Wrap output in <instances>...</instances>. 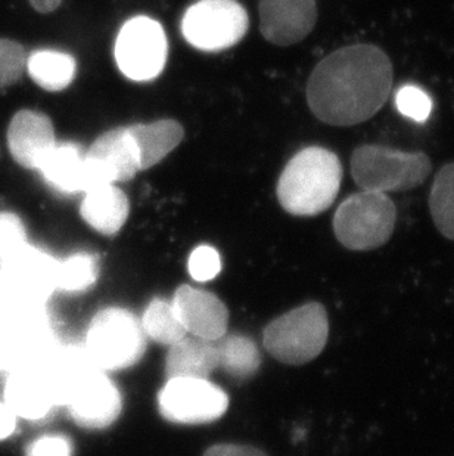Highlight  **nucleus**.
I'll return each mask as SVG.
<instances>
[{
    "label": "nucleus",
    "mask_w": 454,
    "mask_h": 456,
    "mask_svg": "<svg viewBox=\"0 0 454 456\" xmlns=\"http://www.w3.org/2000/svg\"><path fill=\"white\" fill-rule=\"evenodd\" d=\"M219 368L217 340H202L197 337H184L176 345L170 346L166 361V374L170 379H208Z\"/></svg>",
    "instance_id": "6ab92c4d"
},
{
    "label": "nucleus",
    "mask_w": 454,
    "mask_h": 456,
    "mask_svg": "<svg viewBox=\"0 0 454 456\" xmlns=\"http://www.w3.org/2000/svg\"><path fill=\"white\" fill-rule=\"evenodd\" d=\"M65 406L78 426L99 430L111 426L120 417L123 399L105 370L94 366L73 388Z\"/></svg>",
    "instance_id": "9b49d317"
},
{
    "label": "nucleus",
    "mask_w": 454,
    "mask_h": 456,
    "mask_svg": "<svg viewBox=\"0 0 454 456\" xmlns=\"http://www.w3.org/2000/svg\"><path fill=\"white\" fill-rule=\"evenodd\" d=\"M85 157L89 188L101 183L132 181L141 170L136 148L127 127H116L101 134L85 152Z\"/></svg>",
    "instance_id": "f8f14e48"
},
{
    "label": "nucleus",
    "mask_w": 454,
    "mask_h": 456,
    "mask_svg": "<svg viewBox=\"0 0 454 456\" xmlns=\"http://www.w3.org/2000/svg\"><path fill=\"white\" fill-rule=\"evenodd\" d=\"M56 143L55 129L44 112L21 110L12 117L8 129V148L22 167L37 170Z\"/></svg>",
    "instance_id": "2eb2a0df"
},
{
    "label": "nucleus",
    "mask_w": 454,
    "mask_h": 456,
    "mask_svg": "<svg viewBox=\"0 0 454 456\" xmlns=\"http://www.w3.org/2000/svg\"><path fill=\"white\" fill-rule=\"evenodd\" d=\"M217 349L219 368L239 381L251 379L262 363L257 345L248 337L223 336L217 340Z\"/></svg>",
    "instance_id": "4be33fe9"
},
{
    "label": "nucleus",
    "mask_w": 454,
    "mask_h": 456,
    "mask_svg": "<svg viewBox=\"0 0 454 456\" xmlns=\"http://www.w3.org/2000/svg\"><path fill=\"white\" fill-rule=\"evenodd\" d=\"M204 456H267L260 449L247 444H220L207 449Z\"/></svg>",
    "instance_id": "7c9ffc66"
},
{
    "label": "nucleus",
    "mask_w": 454,
    "mask_h": 456,
    "mask_svg": "<svg viewBox=\"0 0 454 456\" xmlns=\"http://www.w3.org/2000/svg\"><path fill=\"white\" fill-rule=\"evenodd\" d=\"M27 69L26 51L18 42L0 39V89L11 86Z\"/></svg>",
    "instance_id": "a878e982"
},
{
    "label": "nucleus",
    "mask_w": 454,
    "mask_h": 456,
    "mask_svg": "<svg viewBox=\"0 0 454 456\" xmlns=\"http://www.w3.org/2000/svg\"><path fill=\"white\" fill-rule=\"evenodd\" d=\"M129 211V199L116 183H101L85 191L80 208L85 222L103 235L118 232L125 226Z\"/></svg>",
    "instance_id": "a211bd4d"
},
{
    "label": "nucleus",
    "mask_w": 454,
    "mask_h": 456,
    "mask_svg": "<svg viewBox=\"0 0 454 456\" xmlns=\"http://www.w3.org/2000/svg\"><path fill=\"white\" fill-rule=\"evenodd\" d=\"M393 62L377 45H348L314 67L307 102L326 125H361L381 111L393 87Z\"/></svg>",
    "instance_id": "f257e3e1"
},
{
    "label": "nucleus",
    "mask_w": 454,
    "mask_h": 456,
    "mask_svg": "<svg viewBox=\"0 0 454 456\" xmlns=\"http://www.w3.org/2000/svg\"><path fill=\"white\" fill-rule=\"evenodd\" d=\"M26 244L27 232L21 219L13 213H0V262Z\"/></svg>",
    "instance_id": "cd10ccee"
},
{
    "label": "nucleus",
    "mask_w": 454,
    "mask_h": 456,
    "mask_svg": "<svg viewBox=\"0 0 454 456\" xmlns=\"http://www.w3.org/2000/svg\"><path fill=\"white\" fill-rule=\"evenodd\" d=\"M167 53L166 31L152 18H130L117 36V65L134 82H150L158 77L167 62Z\"/></svg>",
    "instance_id": "6e6552de"
},
{
    "label": "nucleus",
    "mask_w": 454,
    "mask_h": 456,
    "mask_svg": "<svg viewBox=\"0 0 454 456\" xmlns=\"http://www.w3.org/2000/svg\"><path fill=\"white\" fill-rule=\"evenodd\" d=\"M316 22V0H260V30L271 44H300L313 31Z\"/></svg>",
    "instance_id": "ddd939ff"
},
{
    "label": "nucleus",
    "mask_w": 454,
    "mask_h": 456,
    "mask_svg": "<svg viewBox=\"0 0 454 456\" xmlns=\"http://www.w3.org/2000/svg\"><path fill=\"white\" fill-rule=\"evenodd\" d=\"M98 256L91 253H76L64 262H60L58 289L64 293L86 291L98 281Z\"/></svg>",
    "instance_id": "393cba45"
},
{
    "label": "nucleus",
    "mask_w": 454,
    "mask_h": 456,
    "mask_svg": "<svg viewBox=\"0 0 454 456\" xmlns=\"http://www.w3.org/2000/svg\"><path fill=\"white\" fill-rule=\"evenodd\" d=\"M222 271L220 254L210 246H199L189 257V273L198 282L215 280Z\"/></svg>",
    "instance_id": "c85d7f7f"
},
{
    "label": "nucleus",
    "mask_w": 454,
    "mask_h": 456,
    "mask_svg": "<svg viewBox=\"0 0 454 456\" xmlns=\"http://www.w3.org/2000/svg\"><path fill=\"white\" fill-rule=\"evenodd\" d=\"M226 393L210 379H170L158 395L159 412L174 424H208L223 417Z\"/></svg>",
    "instance_id": "1a4fd4ad"
},
{
    "label": "nucleus",
    "mask_w": 454,
    "mask_h": 456,
    "mask_svg": "<svg viewBox=\"0 0 454 456\" xmlns=\"http://www.w3.org/2000/svg\"><path fill=\"white\" fill-rule=\"evenodd\" d=\"M329 337L328 312L320 303H305L274 319L263 334L267 352L287 365H304L325 349Z\"/></svg>",
    "instance_id": "39448f33"
},
{
    "label": "nucleus",
    "mask_w": 454,
    "mask_h": 456,
    "mask_svg": "<svg viewBox=\"0 0 454 456\" xmlns=\"http://www.w3.org/2000/svg\"><path fill=\"white\" fill-rule=\"evenodd\" d=\"M31 6L37 11V12L49 13L53 12L55 9L60 8L62 0H28Z\"/></svg>",
    "instance_id": "473e14b6"
},
{
    "label": "nucleus",
    "mask_w": 454,
    "mask_h": 456,
    "mask_svg": "<svg viewBox=\"0 0 454 456\" xmlns=\"http://www.w3.org/2000/svg\"><path fill=\"white\" fill-rule=\"evenodd\" d=\"M173 309L188 334L202 340L215 341L226 336L229 314L217 296L191 285L177 289Z\"/></svg>",
    "instance_id": "4468645a"
},
{
    "label": "nucleus",
    "mask_w": 454,
    "mask_h": 456,
    "mask_svg": "<svg viewBox=\"0 0 454 456\" xmlns=\"http://www.w3.org/2000/svg\"><path fill=\"white\" fill-rule=\"evenodd\" d=\"M341 182L343 164L338 155L326 148H304L283 168L276 195L289 215L318 216L335 203Z\"/></svg>",
    "instance_id": "f03ea898"
},
{
    "label": "nucleus",
    "mask_w": 454,
    "mask_h": 456,
    "mask_svg": "<svg viewBox=\"0 0 454 456\" xmlns=\"http://www.w3.org/2000/svg\"><path fill=\"white\" fill-rule=\"evenodd\" d=\"M350 167L353 179L361 190L390 194L422 185L433 172V161L425 152L366 143L354 150Z\"/></svg>",
    "instance_id": "7ed1b4c3"
},
{
    "label": "nucleus",
    "mask_w": 454,
    "mask_h": 456,
    "mask_svg": "<svg viewBox=\"0 0 454 456\" xmlns=\"http://www.w3.org/2000/svg\"><path fill=\"white\" fill-rule=\"evenodd\" d=\"M4 405L17 417L42 419L56 406L55 395L44 365L17 370L4 387Z\"/></svg>",
    "instance_id": "dca6fc26"
},
{
    "label": "nucleus",
    "mask_w": 454,
    "mask_h": 456,
    "mask_svg": "<svg viewBox=\"0 0 454 456\" xmlns=\"http://www.w3.org/2000/svg\"><path fill=\"white\" fill-rule=\"evenodd\" d=\"M429 211L442 237L454 241V163H447L434 177Z\"/></svg>",
    "instance_id": "5701e85b"
},
{
    "label": "nucleus",
    "mask_w": 454,
    "mask_h": 456,
    "mask_svg": "<svg viewBox=\"0 0 454 456\" xmlns=\"http://www.w3.org/2000/svg\"><path fill=\"white\" fill-rule=\"evenodd\" d=\"M83 349L99 370H126L145 354V331L129 310L108 307L92 319Z\"/></svg>",
    "instance_id": "423d86ee"
},
{
    "label": "nucleus",
    "mask_w": 454,
    "mask_h": 456,
    "mask_svg": "<svg viewBox=\"0 0 454 456\" xmlns=\"http://www.w3.org/2000/svg\"><path fill=\"white\" fill-rule=\"evenodd\" d=\"M395 222L397 208L390 195L361 190L335 211V237L348 250H377L390 241Z\"/></svg>",
    "instance_id": "20e7f679"
},
{
    "label": "nucleus",
    "mask_w": 454,
    "mask_h": 456,
    "mask_svg": "<svg viewBox=\"0 0 454 456\" xmlns=\"http://www.w3.org/2000/svg\"><path fill=\"white\" fill-rule=\"evenodd\" d=\"M15 428H17V415L4 403H0V440L12 435Z\"/></svg>",
    "instance_id": "2f4dec72"
},
{
    "label": "nucleus",
    "mask_w": 454,
    "mask_h": 456,
    "mask_svg": "<svg viewBox=\"0 0 454 456\" xmlns=\"http://www.w3.org/2000/svg\"><path fill=\"white\" fill-rule=\"evenodd\" d=\"M395 105L404 117L416 123H425L433 111V101L420 87L408 85L401 87L395 95Z\"/></svg>",
    "instance_id": "bb28decb"
},
{
    "label": "nucleus",
    "mask_w": 454,
    "mask_h": 456,
    "mask_svg": "<svg viewBox=\"0 0 454 456\" xmlns=\"http://www.w3.org/2000/svg\"><path fill=\"white\" fill-rule=\"evenodd\" d=\"M130 138L136 148L141 170L154 167L161 159L181 145L184 130L174 120H158L152 123L129 126Z\"/></svg>",
    "instance_id": "aec40b11"
},
{
    "label": "nucleus",
    "mask_w": 454,
    "mask_h": 456,
    "mask_svg": "<svg viewBox=\"0 0 454 456\" xmlns=\"http://www.w3.org/2000/svg\"><path fill=\"white\" fill-rule=\"evenodd\" d=\"M27 71L45 91H64L76 77V60L64 52L36 51L27 58Z\"/></svg>",
    "instance_id": "412c9836"
},
{
    "label": "nucleus",
    "mask_w": 454,
    "mask_h": 456,
    "mask_svg": "<svg viewBox=\"0 0 454 456\" xmlns=\"http://www.w3.org/2000/svg\"><path fill=\"white\" fill-rule=\"evenodd\" d=\"M0 263L9 289L27 305H44L58 289L60 262L28 242Z\"/></svg>",
    "instance_id": "9d476101"
},
{
    "label": "nucleus",
    "mask_w": 454,
    "mask_h": 456,
    "mask_svg": "<svg viewBox=\"0 0 454 456\" xmlns=\"http://www.w3.org/2000/svg\"><path fill=\"white\" fill-rule=\"evenodd\" d=\"M73 444L65 436H44L27 449V456H71Z\"/></svg>",
    "instance_id": "c756f323"
},
{
    "label": "nucleus",
    "mask_w": 454,
    "mask_h": 456,
    "mask_svg": "<svg viewBox=\"0 0 454 456\" xmlns=\"http://www.w3.org/2000/svg\"><path fill=\"white\" fill-rule=\"evenodd\" d=\"M85 152L78 143H56L37 170L53 190L62 194L85 192L89 188Z\"/></svg>",
    "instance_id": "f3484780"
},
{
    "label": "nucleus",
    "mask_w": 454,
    "mask_h": 456,
    "mask_svg": "<svg viewBox=\"0 0 454 456\" xmlns=\"http://www.w3.org/2000/svg\"><path fill=\"white\" fill-rule=\"evenodd\" d=\"M146 338L157 341L159 345L173 346L188 336L181 321L173 309L172 302L164 298H154L146 307L141 319Z\"/></svg>",
    "instance_id": "b1692460"
},
{
    "label": "nucleus",
    "mask_w": 454,
    "mask_h": 456,
    "mask_svg": "<svg viewBox=\"0 0 454 456\" xmlns=\"http://www.w3.org/2000/svg\"><path fill=\"white\" fill-rule=\"evenodd\" d=\"M248 13L236 0H198L184 12L182 35L193 48L222 52L248 31Z\"/></svg>",
    "instance_id": "0eeeda50"
}]
</instances>
